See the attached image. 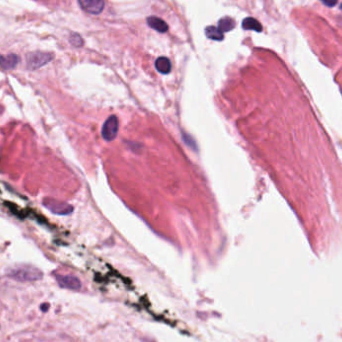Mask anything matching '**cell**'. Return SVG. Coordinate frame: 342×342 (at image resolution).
<instances>
[{
    "instance_id": "9c48e42d",
    "label": "cell",
    "mask_w": 342,
    "mask_h": 342,
    "mask_svg": "<svg viewBox=\"0 0 342 342\" xmlns=\"http://www.w3.org/2000/svg\"><path fill=\"white\" fill-rule=\"evenodd\" d=\"M156 70L161 74H168L171 71V62L167 57H158L155 61Z\"/></svg>"
},
{
    "instance_id": "8992f818",
    "label": "cell",
    "mask_w": 342,
    "mask_h": 342,
    "mask_svg": "<svg viewBox=\"0 0 342 342\" xmlns=\"http://www.w3.org/2000/svg\"><path fill=\"white\" fill-rule=\"evenodd\" d=\"M56 280L59 286L66 289L78 290L81 288L80 280L72 275H56Z\"/></svg>"
},
{
    "instance_id": "ba28073f",
    "label": "cell",
    "mask_w": 342,
    "mask_h": 342,
    "mask_svg": "<svg viewBox=\"0 0 342 342\" xmlns=\"http://www.w3.org/2000/svg\"><path fill=\"white\" fill-rule=\"evenodd\" d=\"M147 24L154 30L160 32V33H164L168 30V25L164 20H162L161 18L156 17V16H149L147 18Z\"/></svg>"
},
{
    "instance_id": "8fae6325",
    "label": "cell",
    "mask_w": 342,
    "mask_h": 342,
    "mask_svg": "<svg viewBox=\"0 0 342 342\" xmlns=\"http://www.w3.org/2000/svg\"><path fill=\"white\" fill-rule=\"evenodd\" d=\"M235 27V21L231 17H223L218 21V29L224 33L232 30Z\"/></svg>"
},
{
    "instance_id": "277c9868",
    "label": "cell",
    "mask_w": 342,
    "mask_h": 342,
    "mask_svg": "<svg viewBox=\"0 0 342 342\" xmlns=\"http://www.w3.org/2000/svg\"><path fill=\"white\" fill-rule=\"evenodd\" d=\"M43 204L44 206L47 209H49L51 212L58 215H67V214H70L73 211V207L70 204L58 201L56 199H51V198L44 199Z\"/></svg>"
},
{
    "instance_id": "4fadbf2b",
    "label": "cell",
    "mask_w": 342,
    "mask_h": 342,
    "mask_svg": "<svg viewBox=\"0 0 342 342\" xmlns=\"http://www.w3.org/2000/svg\"><path fill=\"white\" fill-rule=\"evenodd\" d=\"M69 41L75 47H80L83 45V40H82L81 36L77 33H71V35L69 37Z\"/></svg>"
},
{
    "instance_id": "9a60e30c",
    "label": "cell",
    "mask_w": 342,
    "mask_h": 342,
    "mask_svg": "<svg viewBox=\"0 0 342 342\" xmlns=\"http://www.w3.org/2000/svg\"><path fill=\"white\" fill-rule=\"evenodd\" d=\"M320 1L327 7H333L337 3V0H320Z\"/></svg>"
},
{
    "instance_id": "7c38bea8",
    "label": "cell",
    "mask_w": 342,
    "mask_h": 342,
    "mask_svg": "<svg viewBox=\"0 0 342 342\" xmlns=\"http://www.w3.org/2000/svg\"><path fill=\"white\" fill-rule=\"evenodd\" d=\"M205 34L212 40L215 41H222L224 39V35L223 33L218 29V27H214V26H208L206 29H205Z\"/></svg>"
},
{
    "instance_id": "52a82bcc",
    "label": "cell",
    "mask_w": 342,
    "mask_h": 342,
    "mask_svg": "<svg viewBox=\"0 0 342 342\" xmlns=\"http://www.w3.org/2000/svg\"><path fill=\"white\" fill-rule=\"evenodd\" d=\"M19 63V57L16 54L0 55V67L5 70L13 69Z\"/></svg>"
},
{
    "instance_id": "5bb4252c",
    "label": "cell",
    "mask_w": 342,
    "mask_h": 342,
    "mask_svg": "<svg viewBox=\"0 0 342 342\" xmlns=\"http://www.w3.org/2000/svg\"><path fill=\"white\" fill-rule=\"evenodd\" d=\"M183 140H184V142L186 143V144H188L189 146H191V147H196V144H195V142H194V140H193V138L192 137H190V136L189 135H185V134H183Z\"/></svg>"
},
{
    "instance_id": "5b68a950",
    "label": "cell",
    "mask_w": 342,
    "mask_h": 342,
    "mask_svg": "<svg viewBox=\"0 0 342 342\" xmlns=\"http://www.w3.org/2000/svg\"><path fill=\"white\" fill-rule=\"evenodd\" d=\"M80 7L87 13L99 14L104 8V0H78Z\"/></svg>"
},
{
    "instance_id": "7a4b0ae2",
    "label": "cell",
    "mask_w": 342,
    "mask_h": 342,
    "mask_svg": "<svg viewBox=\"0 0 342 342\" xmlns=\"http://www.w3.org/2000/svg\"><path fill=\"white\" fill-rule=\"evenodd\" d=\"M53 58H54V55L52 53L42 52V51L31 52L26 57L27 68L29 70L39 69V68H41L42 66L46 65L51 60H53Z\"/></svg>"
},
{
    "instance_id": "3957f363",
    "label": "cell",
    "mask_w": 342,
    "mask_h": 342,
    "mask_svg": "<svg viewBox=\"0 0 342 342\" xmlns=\"http://www.w3.org/2000/svg\"><path fill=\"white\" fill-rule=\"evenodd\" d=\"M118 129H119L118 118L115 115L109 116L105 120L102 126L101 134H102L103 139L106 141H112L113 139H115L118 133Z\"/></svg>"
},
{
    "instance_id": "e0dca14e",
    "label": "cell",
    "mask_w": 342,
    "mask_h": 342,
    "mask_svg": "<svg viewBox=\"0 0 342 342\" xmlns=\"http://www.w3.org/2000/svg\"><path fill=\"white\" fill-rule=\"evenodd\" d=\"M340 9H341V10H342V4H341V5H340Z\"/></svg>"
},
{
    "instance_id": "2e32d148",
    "label": "cell",
    "mask_w": 342,
    "mask_h": 342,
    "mask_svg": "<svg viewBox=\"0 0 342 342\" xmlns=\"http://www.w3.org/2000/svg\"><path fill=\"white\" fill-rule=\"evenodd\" d=\"M48 307H49V304H47V303H45V304L41 305V309H42L43 312H46V310L48 309Z\"/></svg>"
},
{
    "instance_id": "6da1fadb",
    "label": "cell",
    "mask_w": 342,
    "mask_h": 342,
    "mask_svg": "<svg viewBox=\"0 0 342 342\" xmlns=\"http://www.w3.org/2000/svg\"><path fill=\"white\" fill-rule=\"evenodd\" d=\"M7 275L17 281H36L43 277V273L38 268L23 265L11 269Z\"/></svg>"
},
{
    "instance_id": "30bf717a",
    "label": "cell",
    "mask_w": 342,
    "mask_h": 342,
    "mask_svg": "<svg viewBox=\"0 0 342 342\" xmlns=\"http://www.w3.org/2000/svg\"><path fill=\"white\" fill-rule=\"evenodd\" d=\"M242 28L245 30H254L256 32L262 31V25L259 21L252 17H247L242 21Z\"/></svg>"
}]
</instances>
